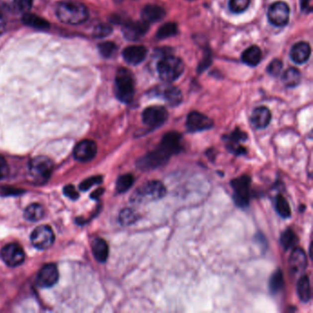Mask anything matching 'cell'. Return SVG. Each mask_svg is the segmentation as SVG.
I'll list each match as a JSON object with an SVG mask.
<instances>
[{
	"label": "cell",
	"mask_w": 313,
	"mask_h": 313,
	"mask_svg": "<svg viewBox=\"0 0 313 313\" xmlns=\"http://www.w3.org/2000/svg\"><path fill=\"white\" fill-rule=\"evenodd\" d=\"M181 151V135L175 132H170L163 135L161 143L155 150L141 157L136 162L138 168L143 171L154 170L163 166L169 159Z\"/></svg>",
	"instance_id": "obj_1"
},
{
	"label": "cell",
	"mask_w": 313,
	"mask_h": 313,
	"mask_svg": "<svg viewBox=\"0 0 313 313\" xmlns=\"http://www.w3.org/2000/svg\"><path fill=\"white\" fill-rule=\"evenodd\" d=\"M55 13L57 18L66 24H82L89 18V12L86 6L82 3L70 0L59 3L56 6Z\"/></svg>",
	"instance_id": "obj_2"
},
{
	"label": "cell",
	"mask_w": 313,
	"mask_h": 313,
	"mask_svg": "<svg viewBox=\"0 0 313 313\" xmlns=\"http://www.w3.org/2000/svg\"><path fill=\"white\" fill-rule=\"evenodd\" d=\"M166 194V187L162 182L158 180H151L139 187L131 198V202L133 204H142L146 202L155 201L163 198Z\"/></svg>",
	"instance_id": "obj_3"
},
{
	"label": "cell",
	"mask_w": 313,
	"mask_h": 313,
	"mask_svg": "<svg viewBox=\"0 0 313 313\" xmlns=\"http://www.w3.org/2000/svg\"><path fill=\"white\" fill-rule=\"evenodd\" d=\"M135 94V81L133 74L126 68H120L115 78V95L121 102H132Z\"/></svg>",
	"instance_id": "obj_4"
},
{
	"label": "cell",
	"mask_w": 313,
	"mask_h": 313,
	"mask_svg": "<svg viewBox=\"0 0 313 313\" xmlns=\"http://www.w3.org/2000/svg\"><path fill=\"white\" fill-rule=\"evenodd\" d=\"M184 63L174 55H165L157 64V72L164 82H174L184 72Z\"/></svg>",
	"instance_id": "obj_5"
},
{
	"label": "cell",
	"mask_w": 313,
	"mask_h": 313,
	"mask_svg": "<svg viewBox=\"0 0 313 313\" xmlns=\"http://www.w3.org/2000/svg\"><path fill=\"white\" fill-rule=\"evenodd\" d=\"M53 172V163L48 157L36 156L29 163V175L30 180L35 184L47 182Z\"/></svg>",
	"instance_id": "obj_6"
},
{
	"label": "cell",
	"mask_w": 313,
	"mask_h": 313,
	"mask_svg": "<svg viewBox=\"0 0 313 313\" xmlns=\"http://www.w3.org/2000/svg\"><path fill=\"white\" fill-rule=\"evenodd\" d=\"M231 185L234 189L233 198L236 205L241 208L247 207L251 197L250 196L251 178L246 175H241L232 180Z\"/></svg>",
	"instance_id": "obj_7"
},
{
	"label": "cell",
	"mask_w": 313,
	"mask_h": 313,
	"mask_svg": "<svg viewBox=\"0 0 313 313\" xmlns=\"http://www.w3.org/2000/svg\"><path fill=\"white\" fill-rule=\"evenodd\" d=\"M55 238V233L48 225H41L37 227L30 235L32 245L41 250L52 246Z\"/></svg>",
	"instance_id": "obj_8"
},
{
	"label": "cell",
	"mask_w": 313,
	"mask_h": 313,
	"mask_svg": "<svg viewBox=\"0 0 313 313\" xmlns=\"http://www.w3.org/2000/svg\"><path fill=\"white\" fill-rule=\"evenodd\" d=\"M168 118L167 110L161 106L148 107L143 111L142 119L146 126L156 129L162 126Z\"/></svg>",
	"instance_id": "obj_9"
},
{
	"label": "cell",
	"mask_w": 313,
	"mask_h": 313,
	"mask_svg": "<svg viewBox=\"0 0 313 313\" xmlns=\"http://www.w3.org/2000/svg\"><path fill=\"white\" fill-rule=\"evenodd\" d=\"M289 5L282 1H277L270 6L267 16L271 24L277 27H284L289 22Z\"/></svg>",
	"instance_id": "obj_10"
},
{
	"label": "cell",
	"mask_w": 313,
	"mask_h": 313,
	"mask_svg": "<svg viewBox=\"0 0 313 313\" xmlns=\"http://www.w3.org/2000/svg\"><path fill=\"white\" fill-rule=\"evenodd\" d=\"M0 255L4 263L11 267L20 265L24 262V251L18 243L6 244L1 250Z\"/></svg>",
	"instance_id": "obj_11"
},
{
	"label": "cell",
	"mask_w": 313,
	"mask_h": 313,
	"mask_svg": "<svg viewBox=\"0 0 313 313\" xmlns=\"http://www.w3.org/2000/svg\"><path fill=\"white\" fill-rule=\"evenodd\" d=\"M213 126V121L206 115L192 111L187 115L186 128L188 133H199L209 130Z\"/></svg>",
	"instance_id": "obj_12"
},
{
	"label": "cell",
	"mask_w": 313,
	"mask_h": 313,
	"mask_svg": "<svg viewBox=\"0 0 313 313\" xmlns=\"http://www.w3.org/2000/svg\"><path fill=\"white\" fill-rule=\"evenodd\" d=\"M59 273L57 266L54 264H48L42 266L36 277L37 286L40 288H51L57 283Z\"/></svg>",
	"instance_id": "obj_13"
},
{
	"label": "cell",
	"mask_w": 313,
	"mask_h": 313,
	"mask_svg": "<svg viewBox=\"0 0 313 313\" xmlns=\"http://www.w3.org/2000/svg\"><path fill=\"white\" fill-rule=\"evenodd\" d=\"M289 269L294 277H300L307 268V256L305 252L300 248L295 247L289 257Z\"/></svg>",
	"instance_id": "obj_14"
},
{
	"label": "cell",
	"mask_w": 313,
	"mask_h": 313,
	"mask_svg": "<svg viewBox=\"0 0 313 313\" xmlns=\"http://www.w3.org/2000/svg\"><path fill=\"white\" fill-rule=\"evenodd\" d=\"M97 147L96 143L91 140H84L78 143L74 149V156L81 162L90 161L96 156Z\"/></svg>",
	"instance_id": "obj_15"
},
{
	"label": "cell",
	"mask_w": 313,
	"mask_h": 313,
	"mask_svg": "<svg viewBox=\"0 0 313 313\" xmlns=\"http://www.w3.org/2000/svg\"><path fill=\"white\" fill-rule=\"evenodd\" d=\"M149 30V24L143 21L128 22L122 28V33L128 41H138Z\"/></svg>",
	"instance_id": "obj_16"
},
{
	"label": "cell",
	"mask_w": 313,
	"mask_h": 313,
	"mask_svg": "<svg viewBox=\"0 0 313 313\" xmlns=\"http://www.w3.org/2000/svg\"><path fill=\"white\" fill-rule=\"evenodd\" d=\"M246 133H243L239 129H236L235 132H233L228 136H224V140L227 144V148L236 156H241L246 153L245 148L241 145V142L246 141Z\"/></svg>",
	"instance_id": "obj_17"
},
{
	"label": "cell",
	"mask_w": 313,
	"mask_h": 313,
	"mask_svg": "<svg viewBox=\"0 0 313 313\" xmlns=\"http://www.w3.org/2000/svg\"><path fill=\"white\" fill-rule=\"evenodd\" d=\"M147 55V49L142 45H133L123 50L122 56L128 64L136 66L145 61Z\"/></svg>",
	"instance_id": "obj_18"
},
{
	"label": "cell",
	"mask_w": 313,
	"mask_h": 313,
	"mask_svg": "<svg viewBox=\"0 0 313 313\" xmlns=\"http://www.w3.org/2000/svg\"><path fill=\"white\" fill-rule=\"evenodd\" d=\"M311 53L312 49L308 42H298L291 48L290 57L296 64H304L309 60Z\"/></svg>",
	"instance_id": "obj_19"
},
{
	"label": "cell",
	"mask_w": 313,
	"mask_h": 313,
	"mask_svg": "<svg viewBox=\"0 0 313 313\" xmlns=\"http://www.w3.org/2000/svg\"><path fill=\"white\" fill-rule=\"evenodd\" d=\"M164 15V9L157 5H147L142 10V19L148 24L160 21L163 19Z\"/></svg>",
	"instance_id": "obj_20"
},
{
	"label": "cell",
	"mask_w": 313,
	"mask_h": 313,
	"mask_svg": "<svg viewBox=\"0 0 313 313\" xmlns=\"http://www.w3.org/2000/svg\"><path fill=\"white\" fill-rule=\"evenodd\" d=\"M271 121V112L265 107H258L252 113V124L257 129H265Z\"/></svg>",
	"instance_id": "obj_21"
},
{
	"label": "cell",
	"mask_w": 313,
	"mask_h": 313,
	"mask_svg": "<svg viewBox=\"0 0 313 313\" xmlns=\"http://www.w3.org/2000/svg\"><path fill=\"white\" fill-rule=\"evenodd\" d=\"M92 252L96 261L99 263H104L109 256V246L105 240L96 238L92 241Z\"/></svg>",
	"instance_id": "obj_22"
},
{
	"label": "cell",
	"mask_w": 313,
	"mask_h": 313,
	"mask_svg": "<svg viewBox=\"0 0 313 313\" xmlns=\"http://www.w3.org/2000/svg\"><path fill=\"white\" fill-rule=\"evenodd\" d=\"M22 22L26 26H29L30 28L36 29V30H45L50 28L48 21L44 18L37 16L35 14L25 13L22 17Z\"/></svg>",
	"instance_id": "obj_23"
},
{
	"label": "cell",
	"mask_w": 313,
	"mask_h": 313,
	"mask_svg": "<svg viewBox=\"0 0 313 313\" xmlns=\"http://www.w3.org/2000/svg\"><path fill=\"white\" fill-rule=\"evenodd\" d=\"M262 58V52L257 46L247 48L241 55V60L249 67H256Z\"/></svg>",
	"instance_id": "obj_24"
},
{
	"label": "cell",
	"mask_w": 313,
	"mask_h": 313,
	"mask_svg": "<svg viewBox=\"0 0 313 313\" xmlns=\"http://www.w3.org/2000/svg\"><path fill=\"white\" fill-rule=\"evenodd\" d=\"M298 296L302 302H308L312 299V288L310 278L307 275H303L300 277L297 285Z\"/></svg>",
	"instance_id": "obj_25"
},
{
	"label": "cell",
	"mask_w": 313,
	"mask_h": 313,
	"mask_svg": "<svg viewBox=\"0 0 313 313\" xmlns=\"http://www.w3.org/2000/svg\"><path fill=\"white\" fill-rule=\"evenodd\" d=\"M162 96L171 107L178 106L183 99L181 91L175 86H168L164 88L162 93Z\"/></svg>",
	"instance_id": "obj_26"
},
{
	"label": "cell",
	"mask_w": 313,
	"mask_h": 313,
	"mask_svg": "<svg viewBox=\"0 0 313 313\" xmlns=\"http://www.w3.org/2000/svg\"><path fill=\"white\" fill-rule=\"evenodd\" d=\"M45 214V210L42 205L31 204L26 208L24 211V218L29 222H38L41 221Z\"/></svg>",
	"instance_id": "obj_27"
},
{
	"label": "cell",
	"mask_w": 313,
	"mask_h": 313,
	"mask_svg": "<svg viewBox=\"0 0 313 313\" xmlns=\"http://www.w3.org/2000/svg\"><path fill=\"white\" fill-rule=\"evenodd\" d=\"M301 72L294 67L287 69L282 77L284 84L288 87H295L301 83Z\"/></svg>",
	"instance_id": "obj_28"
},
{
	"label": "cell",
	"mask_w": 313,
	"mask_h": 313,
	"mask_svg": "<svg viewBox=\"0 0 313 313\" xmlns=\"http://www.w3.org/2000/svg\"><path fill=\"white\" fill-rule=\"evenodd\" d=\"M178 28L175 22H168L160 27L156 32V38L159 40L168 39L170 37H174L177 34Z\"/></svg>",
	"instance_id": "obj_29"
},
{
	"label": "cell",
	"mask_w": 313,
	"mask_h": 313,
	"mask_svg": "<svg viewBox=\"0 0 313 313\" xmlns=\"http://www.w3.org/2000/svg\"><path fill=\"white\" fill-rule=\"evenodd\" d=\"M134 184V177L131 174L122 175L116 182V190L118 193H124L128 191Z\"/></svg>",
	"instance_id": "obj_30"
},
{
	"label": "cell",
	"mask_w": 313,
	"mask_h": 313,
	"mask_svg": "<svg viewBox=\"0 0 313 313\" xmlns=\"http://www.w3.org/2000/svg\"><path fill=\"white\" fill-rule=\"evenodd\" d=\"M276 210L278 215L285 219L290 217L291 215V210L289 202L282 195H277L276 198Z\"/></svg>",
	"instance_id": "obj_31"
},
{
	"label": "cell",
	"mask_w": 313,
	"mask_h": 313,
	"mask_svg": "<svg viewBox=\"0 0 313 313\" xmlns=\"http://www.w3.org/2000/svg\"><path fill=\"white\" fill-rule=\"evenodd\" d=\"M284 287L283 274L281 270H277L272 275L269 281V289L272 293L277 294L281 291Z\"/></svg>",
	"instance_id": "obj_32"
},
{
	"label": "cell",
	"mask_w": 313,
	"mask_h": 313,
	"mask_svg": "<svg viewBox=\"0 0 313 313\" xmlns=\"http://www.w3.org/2000/svg\"><path fill=\"white\" fill-rule=\"evenodd\" d=\"M298 241V238L294 232L291 229H287L282 233L280 237V242L285 250H289L290 248L295 246Z\"/></svg>",
	"instance_id": "obj_33"
},
{
	"label": "cell",
	"mask_w": 313,
	"mask_h": 313,
	"mask_svg": "<svg viewBox=\"0 0 313 313\" xmlns=\"http://www.w3.org/2000/svg\"><path fill=\"white\" fill-rule=\"evenodd\" d=\"M139 219L138 213L132 209H124L121 211L119 221L122 225H132L133 223H136Z\"/></svg>",
	"instance_id": "obj_34"
},
{
	"label": "cell",
	"mask_w": 313,
	"mask_h": 313,
	"mask_svg": "<svg viewBox=\"0 0 313 313\" xmlns=\"http://www.w3.org/2000/svg\"><path fill=\"white\" fill-rule=\"evenodd\" d=\"M98 50L100 55L105 58H110L114 55L117 51V46L114 42H105L98 44Z\"/></svg>",
	"instance_id": "obj_35"
},
{
	"label": "cell",
	"mask_w": 313,
	"mask_h": 313,
	"mask_svg": "<svg viewBox=\"0 0 313 313\" xmlns=\"http://www.w3.org/2000/svg\"><path fill=\"white\" fill-rule=\"evenodd\" d=\"M250 5V0H230L229 7L232 12L240 14L245 11Z\"/></svg>",
	"instance_id": "obj_36"
},
{
	"label": "cell",
	"mask_w": 313,
	"mask_h": 313,
	"mask_svg": "<svg viewBox=\"0 0 313 313\" xmlns=\"http://www.w3.org/2000/svg\"><path fill=\"white\" fill-rule=\"evenodd\" d=\"M112 32V27L108 23H100L96 25L93 30V36L97 39H101L104 37L109 36Z\"/></svg>",
	"instance_id": "obj_37"
},
{
	"label": "cell",
	"mask_w": 313,
	"mask_h": 313,
	"mask_svg": "<svg viewBox=\"0 0 313 313\" xmlns=\"http://www.w3.org/2000/svg\"><path fill=\"white\" fill-rule=\"evenodd\" d=\"M282 68H283L282 61H280L279 59H274L268 65L266 71L272 77H277L282 71Z\"/></svg>",
	"instance_id": "obj_38"
},
{
	"label": "cell",
	"mask_w": 313,
	"mask_h": 313,
	"mask_svg": "<svg viewBox=\"0 0 313 313\" xmlns=\"http://www.w3.org/2000/svg\"><path fill=\"white\" fill-rule=\"evenodd\" d=\"M33 0H14L13 5L19 12L28 13L32 6Z\"/></svg>",
	"instance_id": "obj_39"
},
{
	"label": "cell",
	"mask_w": 313,
	"mask_h": 313,
	"mask_svg": "<svg viewBox=\"0 0 313 313\" xmlns=\"http://www.w3.org/2000/svg\"><path fill=\"white\" fill-rule=\"evenodd\" d=\"M101 182H102V177H101V176H99V175L92 176V177H89V178L85 179L83 183L80 184V189L83 190V191H86L87 189H89V188H90L91 187H93L94 185L99 184V183H101Z\"/></svg>",
	"instance_id": "obj_40"
},
{
	"label": "cell",
	"mask_w": 313,
	"mask_h": 313,
	"mask_svg": "<svg viewBox=\"0 0 313 313\" xmlns=\"http://www.w3.org/2000/svg\"><path fill=\"white\" fill-rule=\"evenodd\" d=\"M64 193H65V195L68 197V198H70L71 199H78L79 195L78 192L77 191V189L75 188L74 186L72 185H68V186H66L65 188H64Z\"/></svg>",
	"instance_id": "obj_41"
},
{
	"label": "cell",
	"mask_w": 313,
	"mask_h": 313,
	"mask_svg": "<svg viewBox=\"0 0 313 313\" xmlns=\"http://www.w3.org/2000/svg\"><path fill=\"white\" fill-rule=\"evenodd\" d=\"M301 6L302 11L306 13L313 12V0H301Z\"/></svg>",
	"instance_id": "obj_42"
},
{
	"label": "cell",
	"mask_w": 313,
	"mask_h": 313,
	"mask_svg": "<svg viewBox=\"0 0 313 313\" xmlns=\"http://www.w3.org/2000/svg\"><path fill=\"white\" fill-rule=\"evenodd\" d=\"M8 173V167L3 157L0 156V179L4 178Z\"/></svg>",
	"instance_id": "obj_43"
},
{
	"label": "cell",
	"mask_w": 313,
	"mask_h": 313,
	"mask_svg": "<svg viewBox=\"0 0 313 313\" xmlns=\"http://www.w3.org/2000/svg\"><path fill=\"white\" fill-rule=\"evenodd\" d=\"M211 64V57L210 56V55L205 56L204 60L202 61V63L199 65V72H202V71H204L205 69H206L207 67H209Z\"/></svg>",
	"instance_id": "obj_44"
},
{
	"label": "cell",
	"mask_w": 313,
	"mask_h": 313,
	"mask_svg": "<svg viewBox=\"0 0 313 313\" xmlns=\"http://www.w3.org/2000/svg\"><path fill=\"white\" fill-rule=\"evenodd\" d=\"M5 28H6V20L4 16L2 15V13L0 12V35L4 32Z\"/></svg>",
	"instance_id": "obj_45"
}]
</instances>
